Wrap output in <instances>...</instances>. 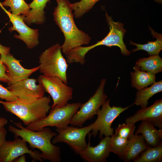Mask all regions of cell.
<instances>
[{
	"instance_id": "6da1fadb",
	"label": "cell",
	"mask_w": 162,
	"mask_h": 162,
	"mask_svg": "<svg viewBox=\"0 0 162 162\" xmlns=\"http://www.w3.org/2000/svg\"><path fill=\"white\" fill-rule=\"evenodd\" d=\"M55 0L57 6L52 13L53 20L64 34V40L61 48L62 52L66 55L76 48L88 44L91 38L77 27L69 1Z\"/></svg>"
},
{
	"instance_id": "7a4b0ae2",
	"label": "cell",
	"mask_w": 162,
	"mask_h": 162,
	"mask_svg": "<svg viewBox=\"0 0 162 162\" xmlns=\"http://www.w3.org/2000/svg\"><path fill=\"white\" fill-rule=\"evenodd\" d=\"M13 123L17 127L10 125L8 130L15 137H20L28 142L32 148H37L41 153L40 156L43 160L51 162H60L61 161L60 148L53 144L52 138L57 134L49 128L45 127L38 131H33L24 127L20 122Z\"/></svg>"
},
{
	"instance_id": "3957f363",
	"label": "cell",
	"mask_w": 162,
	"mask_h": 162,
	"mask_svg": "<svg viewBox=\"0 0 162 162\" xmlns=\"http://www.w3.org/2000/svg\"><path fill=\"white\" fill-rule=\"evenodd\" d=\"M105 16L110 28L108 34L102 40L93 45L87 46H81L73 50L69 54V58L72 62L84 65L86 62L85 57L87 53L92 49L101 45L108 47L116 46L120 49L122 55L128 56L130 54L131 51L127 49L123 40L126 32L123 28L124 24L119 22L114 21L106 12Z\"/></svg>"
},
{
	"instance_id": "277c9868",
	"label": "cell",
	"mask_w": 162,
	"mask_h": 162,
	"mask_svg": "<svg viewBox=\"0 0 162 162\" xmlns=\"http://www.w3.org/2000/svg\"><path fill=\"white\" fill-rule=\"evenodd\" d=\"M49 97L28 100H18L14 102L2 101L0 104L5 110L16 116L27 126L45 118L51 108Z\"/></svg>"
},
{
	"instance_id": "5b68a950",
	"label": "cell",
	"mask_w": 162,
	"mask_h": 162,
	"mask_svg": "<svg viewBox=\"0 0 162 162\" xmlns=\"http://www.w3.org/2000/svg\"><path fill=\"white\" fill-rule=\"evenodd\" d=\"M39 70L43 75L57 77L67 84V71L68 67L62 54L61 46L56 43L45 50L39 57Z\"/></svg>"
},
{
	"instance_id": "8992f818",
	"label": "cell",
	"mask_w": 162,
	"mask_h": 162,
	"mask_svg": "<svg viewBox=\"0 0 162 162\" xmlns=\"http://www.w3.org/2000/svg\"><path fill=\"white\" fill-rule=\"evenodd\" d=\"M82 103H67L61 107H51L49 114L45 118L25 127L33 131H38L48 126L64 129L70 124L74 115L80 108Z\"/></svg>"
},
{
	"instance_id": "52a82bcc",
	"label": "cell",
	"mask_w": 162,
	"mask_h": 162,
	"mask_svg": "<svg viewBox=\"0 0 162 162\" xmlns=\"http://www.w3.org/2000/svg\"><path fill=\"white\" fill-rule=\"evenodd\" d=\"M110 99L106 100L102 105V108L98 111V117L92 123V135L95 137L99 131V137L102 139L103 135L105 136H110L114 133V129L111 127L113 121L122 112L132 106H128L123 108L121 106H113L110 105Z\"/></svg>"
},
{
	"instance_id": "ba28073f",
	"label": "cell",
	"mask_w": 162,
	"mask_h": 162,
	"mask_svg": "<svg viewBox=\"0 0 162 162\" xmlns=\"http://www.w3.org/2000/svg\"><path fill=\"white\" fill-rule=\"evenodd\" d=\"M106 82V79H102L94 94L86 102L82 104L80 110L72 118L70 123L71 126L82 127L86 121L91 119L97 115L100 106L108 97L104 92Z\"/></svg>"
},
{
	"instance_id": "9c48e42d",
	"label": "cell",
	"mask_w": 162,
	"mask_h": 162,
	"mask_svg": "<svg viewBox=\"0 0 162 162\" xmlns=\"http://www.w3.org/2000/svg\"><path fill=\"white\" fill-rule=\"evenodd\" d=\"M37 81L51 96L53 101L52 107L64 106L73 98V88L58 77L42 74L39 76Z\"/></svg>"
},
{
	"instance_id": "30bf717a",
	"label": "cell",
	"mask_w": 162,
	"mask_h": 162,
	"mask_svg": "<svg viewBox=\"0 0 162 162\" xmlns=\"http://www.w3.org/2000/svg\"><path fill=\"white\" fill-rule=\"evenodd\" d=\"M92 124L83 128L69 127L64 129H56L58 134L52 140L53 144L63 142L67 144L77 154L84 149L87 144L86 141V135L92 130Z\"/></svg>"
},
{
	"instance_id": "8fae6325",
	"label": "cell",
	"mask_w": 162,
	"mask_h": 162,
	"mask_svg": "<svg viewBox=\"0 0 162 162\" xmlns=\"http://www.w3.org/2000/svg\"><path fill=\"white\" fill-rule=\"evenodd\" d=\"M28 154L34 160L41 162L40 153L28 149L27 142L23 139L16 137L13 141L5 140L0 145V162H12L23 154Z\"/></svg>"
},
{
	"instance_id": "7c38bea8",
	"label": "cell",
	"mask_w": 162,
	"mask_h": 162,
	"mask_svg": "<svg viewBox=\"0 0 162 162\" xmlns=\"http://www.w3.org/2000/svg\"><path fill=\"white\" fill-rule=\"evenodd\" d=\"M0 6L8 15L13 26L10 27L9 30L11 32L16 31L18 35L15 34L14 37L23 41L26 45L27 47L32 49L39 43L38 30L30 28L25 23L22 15H15L7 10L0 2Z\"/></svg>"
},
{
	"instance_id": "4fadbf2b",
	"label": "cell",
	"mask_w": 162,
	"mask_h": 162,
	"mask_svg": "<svg viewBox=\"0 0 162 162\" xmlns=\"http://www.w3.org/2000/svg\"><path fill=\"white\" fill-rule=\"evenodd\" d=\"M37 81L36 79L28 78L9 85L7 88L19 100L36 99L44 96L45 92L41 84H36Z\"/></svg>"
},
{
	"instance_id": "5bb4252c",
	"label": "cell",
	"mask_w": 162,
	"mask_h": 162,
	"mask_svg": "<svg viewBox=\"0 0 162 162\" xmlns=\"http://www.w3.org/2000/svg\"><path fill=\"white\" fill-rule=\"evenodd\" d=\"M0 60L7 68L6 74L9 78L8 86L28 78L39 68V66L30 69L24 68L20 63L21 60L17 59L10 53L7 55H0Z\"/></svg>"
},
{
	"instance_id": "9a60e30c",
	"label": "cell",
	"mask_w": 162,
	"mask_h": 162,
	"mask_svg": "<svg viewBox=\"0 0 162 162\" xmlns=\"http://www.w3.org/2000/svg\"><path fill=\"white\" fill-rule=\"evenodd\" d=\"M146 121L162 130V100L157 99L148 107L138 110L133 116L127 118L125 123H135Z\"/></svg>"
},
{
	"instance_id": "2e32d148",
	"label": "cell",
	"mask_w": 162,
	"mask_h": 162,
	"mask_svg": "<svg viewBox=\"0 0 162 162\" xmlns=\"http://www.w3.org/2000/svg\"><path fill=\"white\" fill-rule=\"evenodd\" d=\"M88 134V143L86 147L78 154L83 160L88 162H106L110 152V136H105L100 140L97 146H91L90 141L92 135Z\"/></svg>"
},
{
	"instance_id": "e0dca14e",
	"label": "cell",
	"mask_w": 162,
	"mask_h": 162,
	"mask_svg": "<svg viewBox=\"0 0 162 162\" xmlns=\"http://www.w3.org/2000/svg\"><path fill=\"white\" fill-rule=\"evenodd\" d=\"M149 147L142 135L134 134L128 140L126 149L119 158L125 162L133 161Z\"/></svg>"
},
{
	"instance_id": "ac0fdd59",
	"label": "cell",
	"mask_w": 162,
	"mask_h": 162,
	"mask_svg": "<svg viewBox=\"0 0 162 162\" xmlns=\"http://www.w3.org/2000/svg\"><path fill=\"white\" fill-rule=\"evenodd\" d=\"M50 1V0H33L28 4L30 10L26 16H22L25 23L30 25L32 24L40 25L44 23L46 21L44 9Z\"/></svg>"
},
{
	"instance_id": "d6986e66",
	"label": "cell",
	"mask_w": 162,
	"mask_h": 162,
	"mask_svg": "<svg viewBox=\"0 0 162 162\" xmlns=\"http://www.w3.org/2000/svg\"><path fill=\"white\" fill-rule=\"evenodd\" d=\"M141 121L134 134H141L149 147L156 146L162 142V130L157 129L149 122Z\"/></svg>"
},
{
	"instance_id": "ffe728a7",
	"label": "cell",
	"mask_w": 162,
	"mask_h": 162,
	"mask_svg": "<svg viewBox=\"0 0 162 162\" xmlns=\"http://www.w3.org/2000/svg\"><path fill=\"white\" fill-rule=\"evenodd\" d=\"M134 71L131 72V86L137 90L147 87L155 82V74L144 71L135 66Z\"/></svg>"
},
{
	"instance_id": "44dd1931",
	"label": "cell",
	"mask_w": 162,
	"mask_h": 162,
	"mask_svg": "<svg viewBox=\"0 0 162 162\" xmlns=\"http://www.w3.org/2000/svg\"><path fill=\"white\" fill-rule=\"evenodd\" d=\"M162 81L155 82L149 87L138 90L136 93L135 102L132 105L140 106L141 108L147 107L148 100L155 94L162 92Z\"/></svg>"
},
{
	"instance_id": "7402d4cb",
	"label": "cell",
	"mask_w": 162,
	"mask_h": 162,
	"mask_svg": "<svg viewBox=\"0 0 162 162\" xmlns=\"http://www.w3.org/2000/svg\"><path fill=\"white\" fill-rule=\"evenodd\" d=\"M149 29L152 35L156 38V40L154 41H148L147 43L142 44H137L130 40L129 44L135 45L136 48L133 49L131 51L134 52L140 50H143L147 51L148 54L150 56L159 55L162 50V35L155 32L150 27Z\"/></svg>"
},
{
	"instance_id": "603a6c76",
	"label": "cell",
	"mask_w": 162,
	"mask_h": 162,
	"mask_svg": "<svg viewBox=\"0 0 162 162\" xmlns=\"http://www.w3.org/2000/svg\"><path fill=\"white\" fill-rule=\"evenodd\" d=\"M135 66L141 70L156 74L162 71V59L159 55L138 59Z\"/></svg>"
},
{
	"instance_id": "cb8c5ba5",
	"label": "cell",
	"mask_w": 162,
	"mask_h": 162,
	"mask_svg": "<svg viewBox=\"0 0 162 162\" xmlns=\"http://www.w3.org/2000/svg\"><path fill=\"white\" fill-rule=\"evenodd\" d=\"M162 161V142L154 147H149L143 151L133 162Z\"/></svg>"
},
{
	"instance_id": "d4e9b609",
	"label": "cell",
	"mask_w": 162,
	"mask_h": 162,
	"mask_svg": "<svg viewBox=\"0 0 162 162\" xmlns=\"http://www.w3.org/2000/svg\"><path fill=\"white\" fill-rule=\"evenodd\" d=\"M1 3L3 6L9 7L11 13L15 15L25 16L30 9L24 0H5Z\"/></svg>"
},
{
	"instance_id": "484cf974",
	"label": "cell",
	"mask_w": 162,
	"mask_h": 162,
	"mask_svg": "<svg viewBox=\"0 0 162 162\" xmlns=\"http://www.w3.org/2000/svg\"><path fill=\"white\" fill-rule=\"evenodd\" d=\"M100 0H81L71 3L75 18H80L88 12Z\"/></svg>"
},
{
	"instance_id": "4316f807",
	"label": "cell",
	"mask_w": 162,
	"mask_h": 162,
	"mask_svg": "<svg viewBox=\"0 0 162 162\" xmlns=\"http://www.w3.org/2000/svg\"><path fill=\"white\" fill-rule=\"evenodd\" d=\"M128 141V140L113 134L110 137V152L116 154L119 157H120L126 148Z\"/></svg>"
},
{
	"instance_id": "83f0119b",
	"label": "cell",
	"mask_w": 162,
	"mask_h": 162,
	"mask_svg": "<svg viewBox=\"0 0 162 162\" xmlns=\"http://www.w3.org/2000/svg\"><path fill=\"white\" fill-rule=\"evenodd\" d=\"M135 123H123L119 124L115 130V134L129 140L134 135L135 128Z\"/></svg>"
},
{
	"instance_id": "f1b7e54d",
	"label": "cell",
	"mask_w": 162,
	"mask_h": 162,
	"mask_svg": "<svg viewBox=\"0 0 162 162\" xmlns=\"http://www.w3.org/2000/svg\"><path fill=\"white\" fill-rule=\"evenodd\" d=\"M0 98L7 102H14L18 100V98L7 88L0 84Z\"/></svg>"
},
{
	"instance_id": "f546056e",
	"label": "cell",
	"mask_w": 162,
	"mask_h": 162,
	"mask_svg": "<svg viewBox=\"0 0 162 162\" xmlns=\"http://www.w3.org/2000/svg\"><path fill=\"white\" fill-rule=\"evenodd\" d=\"M7 68L0 60V82L8 83L9 78L6 74Z\"/></svg>"
},
{
	"instance_id": "4dcf8cb0",
	"label": "cell",
	"mask_w": 162,
	"mask_h": 162,
	"mask_svg": "<svg viewBox=\"0 0 162 162\" xmlns=\"http://www.w3.org/2000/svg\"><path fill=\"white\" fill-rule=\"evenodd\" d=\"M7 130L4 127L0 130V145L6 140Z\"/></svg>"
},
{
	"instance_id": "1f68e13d",
	"label": "cell",
	"mask_w": 162,
	"mask_h": 162,
	"mask_svg": "<svg viewBox=\"0 0 162 162\" xmlns=\"http://www.w3.org/2000/svg\"><path fill=\"white\" fill-rule=\"evenodd\" d=\"M10 47L4 46L0 44V54L2 55H7L10 53Z\"/></svg>"
},
{
	"instance_id": "d6a6232c",
	"label": "cell",
	"mask_w": 162,
	"mask_h": 162,
	"mask_svg": "<svg viewBox=\"0 0 162 162\" xmlns=\"http://www.w3.org/2000/svg\"><path fill=\"white\" fill-rule=\"evenodd\" d=\"M8 121L5 118L0 117V130L8 123Z\"/></svg>"
},
{
	"instance_id": "836d02e7",
	"label": "cell",
	"mask_w": 162,
	"mask_h": 162,
	"mask_svg": "<svg viewBox=\"0 0 162 162\" xmlns=\"http://www.w3.org/2000/svg\"><path fill=\"white\" fill-rule=\"evenodd\" d=\"M26 161V157L25 154L21 155L13 161V162H25Z\"/></svg>"
},
{
	"instance_id": "e575fe53",
	"label": "cell",
	"mask_w": 162,
	"mask_h": 162,
	"mask_svg": "<svg viewBox=\"0 0 162 162\" xmlns=\"http://www.w3.org/2000/svg\"><path fill=\"white\" fill-rule=\"evenodd\" d=\"M153 0L159 4H161L162 3V0Z\"/></svg>"
}]
</instances>
